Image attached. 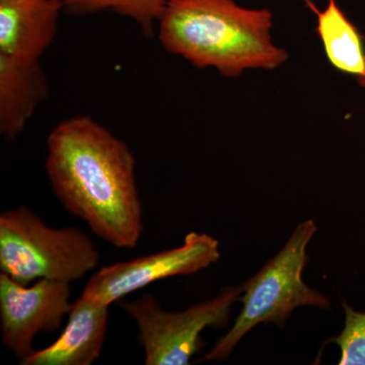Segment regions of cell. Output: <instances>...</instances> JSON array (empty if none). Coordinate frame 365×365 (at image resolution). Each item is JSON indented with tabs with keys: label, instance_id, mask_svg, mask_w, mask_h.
<instances>
[{
	"label": "cell",
	"instance_id": "6da1fadb",
	"mask_svg": "<svg viewBox=\"0 0 365 365\" xmlns=\"http://www.w3.org/2000/svg\"><path fill=\"white\" fill-rule=\"evenodd\" d=\"M45 170L59 202L93 234L117 249L138 246L144 223L135 157L104 125L86 115L57 124Z\"/></svg>",
	"mask_w": 365,
	"mask_h": 365
},
{
	"label": "cell",
	"instance_id": "7a4b0ae2",
	"mask_svg": "<svg viewBox=\"0 0 365 365\" xmlns=\"http://www.w3.org/2000/svg\"><path fill=\"white\" fill-rule=\"evenodd\" d=\"M157 26L165 51L225 78L274 71L288 60L287 50L273 42L272 13L235 0H170Z\"/></svg>",
	"mask_w": 365,
	"mask_h": 365
},
{
	"label": "cell",
	"instance_id": "3957f363",
	"mask_svg": "<svg viewBox=\"0 0 365 365\" xmlns=\"http://www.w3.org/2000/svg\"><path fill=\"white\" fill-rule=\"evenodd\" d=\"M98 262L97 246L81 228L49 227L26 206L0 215V270L24 287L39 279L74 282Z\"/></svg>",
	"mask_w": 365,
	"mask_h": 365
},
{
	"label": "cell",
	"instance_id": "277c9868",
	"mask_svg": "<svg viewBox=\"0 0 365 365\" xmlns=\"http://www.w3.org/2000/svg\"><path fill=\"white\" fill-rule=\"evenodd\" d=\"M318 227L313 220L299 223L285 246L244 284L242 309L232 328L198 361L230 359L240 341L259 324L284 327L297 307L330 309L325 295L307 287L302 278L309 257L307 248Z\"/></svg>",
	"mask_w": 365,
	"mask_h": 365
},
{
	"label": "cell",
	"instance_id": "5b68a950",
	"mask_svg": "<svg viewBox=\"0 0 365 365\" xmlns=\"http://www.w3.org/2000/svg\"><path fill=\"white\" fill-rule=\"evenodd\" d=\"M244 284L223 287L212 299L182 312H168L153 294L134 300H119L125 313L135 321L137 339L143 348L146 365H187L205 345L201 333L208 327L223 328L232 307L241 299Z\"/></svg>",
	"mask_w": 365,
	"mask_h": 365
},
{
	"label": "cell",
	"instance_id": "8992f818",
	"mask_svg": "<svg viewBox=\"0 0 365 365\" xmlns=\"http://www.w3.org/2000/svg\"><path fill=\"white\" fill-rule=\"evenodd\" d=\"M220 258L217 239L192 232L186 235L181 247L100 269L88 279L81 297L98 306L110 307L151 283L175 276L192 275L208 268Z\"/></svg>",
	"mask_w": 365,
	"mask_h": 365
},
{
	"label": "cell",
	"instance_id": "52a82bcc",
	"mask_svg": "<svg viewBox=\"0 0 365 365\" xmlns=\"http://www.w3.org/2000/svg\"><path fill=\"white\" fill-rule=\"evenodd\" d=\"M71 283L39 279L24 287L0 272V324L2 345L21 360L35 349L40 333L59 330L71 311Z\"/></svg>",
	"mask_w": 365,
	"mask_h": 365
},
{
	"label": "cell",
	"instance_id": "ba28073f",
	"mask_svg": "<svg viewBox=\"0 0 365 365\" xmlns=\"http://www.w3.org/2000/svg\"><path fill=\"white\" fill-rule=\"evenodd\" d=\"M62 0H0V53L40 60L54 42Z\"/></svg>",
	"mask_w": 365,
	"mask_h": 365
},
{
	"label": "cell",
	"instance_id": "9c48e42d",
	"mask_svg": "<svg viewBox=\"0 0 365 365\" xmlns=\"http://www.w3.org/2000/svg\"><path fill=\"white\" fill-rule=\"evenodd\" d=\"M109 307L98 306L79 297L72 302L68 322L58 339L42 350H35L21 365H91L102 354Z\"/></svg>",
	"mask_w": 365,
	"mask_h": 365
},
{
	"label": "cell",
	"instance_id": "30bf717a",
	"mask_svg": "<svg viewBox=\"0 0 365 365\" xmlns=\"http://www.w3.org/2000/svg\"><path fill=\"white\" fill-rule=\"evenodd\" d=\"M48 95L49 85L40 60L0 53V134L6 141H14L23 133Z\"/></svg>",
	"mask_w": 365,
	"mask_h": 365
},
{
	"label": "cell",
	"instance_id": "8fae6325",
	"mask_svg": "<svg viewBox=\"0 0 365 365\" xmlns=\"http://www.w3.org/2000/svg\"><path fill=\"white\" fill-rule=\"evenodd\" d=\"M316 11L317 33L323 43L330 63L343 73L355 76L357 81L365 78L364 41L356 26L348 20L336 0H329L324 11Z\"/></svg>",
	"mask_w": 365,
	"mask_h": 365
},
{
	"label": "cell",
	"instance_id": "7c38bea8",
	"mask_svg": "<svg viewBox=\"0 0 365 365\" xmlns=\"http://www.w3.org/2000/svg\"><path fill=\"white\" fill-rule=\"evenodd\" d=\"M64 11L76 16L111 11L130 19L145 35H153L155 26L170 0H62Z\"/></svg>",
	"mask_w": 365,
	"mask_h": 365
},
{
	"label": "cell",
	"instance_id": "4fadbf2b",
	"mask_svg": "<svg viewBox=\"0 0 365 365\" xmlns=\"http://www.w3.org/2000/svg\"><path fill=\"white\" fill-rule=\"evenodd\" d=\"M345 312V327L339 336L331 341L339 345L340 365H365V313L354 311L347 302H343Z\"/></svg>",
	"mask_w": 365,
	"mask_h": 365
},
{
	"label": "cell",
	"instance_id": "5bb4252c",
	"mask_svg": "<svg viewBox=\"0 0 365 365\" xmlns=\"http://www.w3.org/2000/svg\"><path fill=\"white\" fill-rule=\"evenodd\" d=\"M359 83L362 86V88H365V78L362 79V81H360Z\"/></svg>",
	"mask_w": 365,
	"mask_h": 365
}]
</instances>
